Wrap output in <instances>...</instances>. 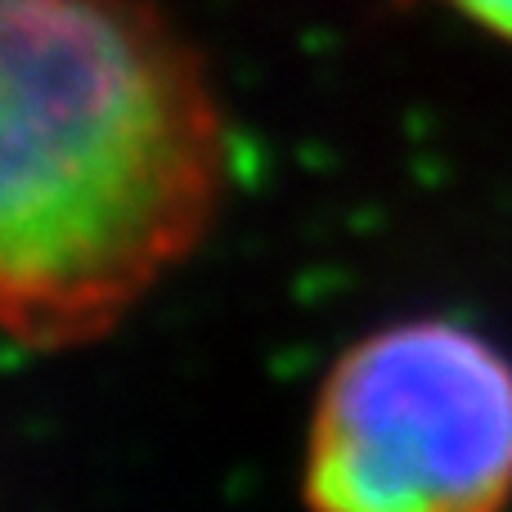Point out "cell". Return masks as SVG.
<instances>
[{"mask_svg": "<svg viewBox=\"0 0 512 512\" xmlns=\"http://www.w3.org/2000/svg\"><path fill=\"white\" fill-rule=\"evenodd\" d=\"M230 131L149 0H0V333L104 337L212 230Z\"/></svg>", "mask_w": 512, "mask_h": 512, "instance_id": "6da1fadb", "label": "cell"}, {"mask_svg": "<svg viewBox=\"0 0 512 512\" xmlns=\"http://www.w3.org/2000/svg\"><path fill=\"white\" fill-rule=\"evenodd\" d=\"M310 512H504L512 360L459 319H396L351 342L310 405Z\"/></svg>", "mask_w": 512, "mask_h": 512, "instance_id": "7a4b0ae2", "label": "cell"}, {"mask_svg": "<svg viewBox=\"0 0 512 512\" xmlns=\"http://www.w3.org/2000/svg\"><path fill=\"white\" fill-rule=\"evenodd\" d=\"M445 5H450L454 14H463L468 23H477L481 32L512 45V0H445Z\"/></svg>", "mask_w": 512, "mask_h": 512, "instance_id": "3957f363", "label": "cell"}]
</instances>
